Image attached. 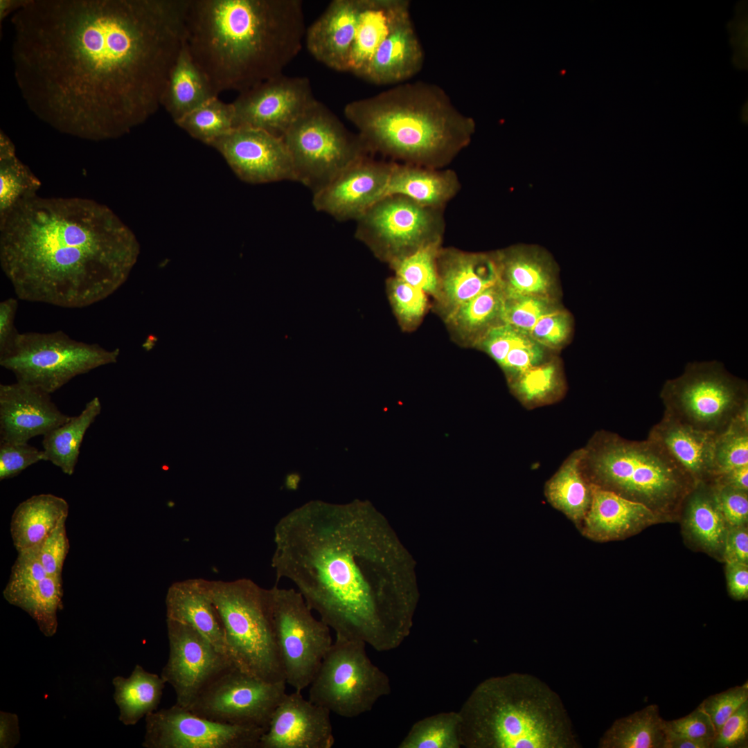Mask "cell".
Returning <instances> with one entry per match:
<instances>
[{
  "label": "cell",
  "instance_id": "6da1fadb",
  "mask_svg": "<svg viewBox=\"0 0 748 748\" xmlns=\"http://www.w3.org/2000/svg\"><path fill=\"white\" fill-rule=\"evenodd\" d=\"M188 0H23L11 21L29 109L90 141L129 133L161 106Z\"/></svg>",
  "mask_w": 748,
  "mask_h": 748
},
{
  "label": "cell",
  "instance_id": "7a4b0ae2",
  "mask_svg": "<svg viewBox=\"0 0 748 748\" xmlns=\"http://www.w3.org/2000/svg\"><path fill=\"white\" fill-rule=\"evenodd\" d=\"M271 567L292 582L336 637L391 647L396 544L386 522L359 501H310L274 531Z\"/></svg>",
  "mask_w": 748,
  "mask_h": 748
},
{
  "label": "cell",
  "instance_id": "3957f363",
  "mask_svg": "<svg viewBox=\"0 0 748 748\" xmlns=\"http://www.w3.org/2000/svg\"><path fill=\"white\" fill-rule=\"evenodd\" d=\"M139 253L133 231L91 199L37 195L0 218L1 268L24 301L92 305L125 283Z\"/></svg>",
  "mask_w": 748,
  "mask_h": 748
},
{
  "label": "cell",
  "instance_id": "277c9868",
  "mask_svg": "<svg viewBox=\"0 0 748 748\" xmlns=\"http://www.w3.org/2000/svg\"><path fill=\"white\" fill-rule=\"evenodd\" d=\"M306 30L300 0H188L185 41L218 96L283 74Z\"/></svg>",
  "mask_w": 748,
  "mask_h": 748
},
{
  "label": "cell",
  "instance_id": "5b68a950",
  "mask_svg": "<svg viewBox=\"0 0 748 748\" xmlns=\"http://www.w3.org/2000/svg\"><path fill=\"white\" fill-rule=\"evenodd\" d=\"M344 116L371 154L445 168L471 142L474 120L438 85L405 82L346 104Z\"/></svg>",
  "mask_w": 748,
  "mask_h": 748
},
{
  "label": "cell",
  "instance_id": "8992f818",
  "mask_svg": "<svg viewBox=\"0 0 748 748\" xmlns=\"http://www.w3.org/2000/svg\"><path fill=\"white\" fill-rule=\"evenodd\" d=\"M476 745L497 748H578L580 744L559 695L524 673L493 678L471 704Z\"/></svg>",
  "mask_w": 748,
  "mask_h": 748
},
{
  "label": "cell",
  "instance_id": "52a82bcc",
  "mask_svg": "<svg viewBox=\"0 0 748 748\" xmlns=\"http://www.w3.org/2000/svg\"><path fill=\"white\" fill-rule=\"evenodd\" d=\"M595 483L659 513L682 504L696 484L689 474L654 440H629L601 434L587 449Z\"/></svg>",
  "mask_w": 748,
  "mask_h": 748
},
{
  "label": "cell",
  "instance_id": "ba28073f",
  "mask_svg": "<svg viewBox=\"0 0 748 748\" xmlns=\"http://www.w3.org/2000/svg\"><path fill=\"white\" fill-rule=\"evenodd\" d=\"M235 667L269 682H285L270 618L267 589L248 578L208 580Z\"/></svg>",
  "mask_w": 748,
  "mask_h": 748
},
{
  "label": "cell",
  "instance_id": "9c48e42d",
  "mask_svg": "<svg viewBox=\"0 0 748 748\" xmlns=\"http://www.w3.org/2000/svg\"><path fill=\"white\" fill-rule=\"evenodd\" d=\"M120 350L71 338L62 330L17 332L0 351V365L17 382L51 394L75 377L117 362Z\"/></svg>",
  "mask_w": 748,
  "mask_h": 748
},
{
  "label": "cell",
  "instance_id": "30bf717a",
  "mask_svg": "<svg viewBox=\"0 0 748 748\" xmlns=\"http://www.w3.org/2000/svg\"><path fill=\"white\" fill-rule=\"evenodd\" d=\"M664 413L693 428L718 434L748 407V384L713 360L688 363L660 391Z\"/></svg>",
  "mask_w": 748,
  "mask_h": 748
},
{
  "label": "cell",
  "instance_id": "8fae6325",
  "mask_svg": "<svg viewBox=\"0 0 748 748\" xmlns=\"http://www.w3.org/2000/svg\"><path fill=\"white\" fill-rule=\"evenodd\" d=\"M397 0H336L321 18L320 62L359 78L386 37Z\"/></svg>",
  "mask_w": 748,
  "mask_h": 748
},
{
  "label": "cell",
  "instance_id": "7c38bea8",
  "mask_svg": "<svg viewBox=\"0 0 748 748\" xmlns=\"http://www.w3.org/2000/svg\"><path fill=\"white\" fill-rule=\"evenodd\" d=\"M283 139L290 153L297 181L313 193L350 164L371 154L359 134L349 132L317 100L294 121Z\"/></svg>",
  "mask_w": 748,
  "mask_h": 748
},
{
  "label": "cell",
  "instance_id": "4fadbf2b",
  "mask_svg": "<svg viewBox=\"0 0 748 748\" xmlns=\"http://www.w3.org/2000/svg\"><path fill=\"white\" fill-rule=\"evenodd\" d=\"M270 618L286 684L301 692L309 686L332 644L330 627L317 619L299 591L267 589Z\"/></svg>",
  "mask_w": 748,
  "mask_h": 748
},
{
  "label": "cell",
  "instance_id": "5bb4252c",
  "mask_svg": "<svg viewBox=\"0 0 748 748\" xmlns=\"http://www.w3.org/2000/svg\"><path fill=\"white\" fill-rule=\"evenodd\" d=\"M364 642L336 637L309 685V700L330 713L353 718L386 691V679L367 658Z\"/></svg>",
  "mask_w": 748,
  "mask_h": 748
},
{
  "label": "cell",
  "instance_id": "9a60e30c",
  "mask_svg": "<svg viewBox=\"0 0 748 748\" xmlns=\"http://www.w3.org/2000/svg\"><path fill=\"white\" fill-rule=\"evenodd\" d=\"M355 236L389 264L431 243L442 242L444 209L401 195H386L357 221Z\"/></svg>",
  "mask_w": 748,
  "mask_h": 748
},
{
  "label": "cell",
  "instance_id": "2e32d148",
  "mask_svg": "<svg viewBox=\"0 0 748 748\" xmlns=\"http://www.w3.org/2000/svg\"><path fill=\"white\" fill-rule=\"evenodd\" d=\"M285 686V682H269L233 666L217 677L188 709L213 721L267 729L286 693Z\"/></svg>",
  "mask_w": 748,
  "mask_h": 748
},
{
  "label": "cell",
  "instance_id": "e0dca14e",
  "mask_svg": "<svg viewBox=\"0 0 748 748\" xmlns=\"http://www.w3.org/2000/svg\"><path fill=\"white\" fill-rule=\"evenodd\" d=\"M267 729L199 716L177 704L145 716V748H258Z\"/></svg>",
  "mask_w": 748,
  "mask_h": 748
},
{
  "label": "cell",
  "instance_id": "ac0fdd59",
  "mask_svg": "<svg viewBox=\"0 0 748 748\" xmlns=\"http://www.w3.org/2000/svg\"><path fill=\"white\" fill-rule=\"evenodd\" d=\"M169 654L161 676L173 688L176 704L188 709L221 673L234 666L193 627L166 619Z\"/></svg>",
  "mask_w": 748,
  "mask_h": 748
},
{
  "label": "cell",
  "instance_id": "d6986e66",
  "mask_svg": "<svg viewBox=\"0 0 748 748\" xmlns=\"http://www.w3.org/2000/svg\"><path fill=\"white\" fill-rule=\"evenodd\" d=\"M316 100L307 78L281 74L240 93L232 102L235 127L259 129L283 137Z\"/></svg>",
  "mask_w": 748,
  "mask_h": 748
},
{
  "label": "cell",
  "instance_id": "ffe728a7",
  "mask_svg": "<svg viewBox=\"0 0 748 748\" xmlns=\"http://www.w3.org/2000/svg\"><path fill=\"white\" fill-rule=\"evenodd\" d=\"M209 146L224 157L243 181L253 184L297 181L292 159L283 137L259 129L238 127Z\"/></svg>",
  "mask_w": 748,
  "mask_h": 748
},
{
  "label": "cell",
  "instance_id": "44dd1931",
  "mask_svg": "<svg viewBox=\"0 0 748 748\" xmlns=\"http://www.w3.org/2000/svg\"><path fill=\"white\" fill-rule=\"evenodd\" d=\"M371 155L359 159L313 193L314 208L338 221H357L384 197L394 161Z\"/></svg>",
  "mask_w": 748,
  "mask_h": 748
},
{
  "label": "cell",
  "instance_id": "7402d4cb",
  "mask_svg": "<svg viewBox=\"0 0 748 748\" xmlns=\"http://www.w3.org/2000/svg\"><path fill=\"white\" fill-rule=\"evenodd\" d=\"M330 713L299 691L285 693L258 748H331L335 737Z\"/></svg>",
  "mask_w": 748,
  "mask_h": 748
},
{
  "label": "cell",
  "instance_id": "603a6c76",
  "mask_svg": "<svg viewBox=\"0 0 748 748\" xmlns=\"http://www.w3.org/2000/svg\"><path fill=\"white\" fill-rule=\"evenodd\" d=\"M50 395L19 382L0 384V442L26 443L66 422L71 416Z\"/></svg>",
  "mask_w": 748,
  "mask_h": 748
},
{
  "label": "cell",
  "instance_id": "cb8c5ba5",
  "mask_svg": "<svg viewBox=\"0 0 748 748\" xmlns=\"http://www.w3.org/2000/svg\"><path fill=\"white\" fill-rule=\"evenodd\" d=\"M409 6V1H396L389 32L360 78L377 85L398 84L421 70L424 51Z\"/></svg>",
  "mask_w": 748,
  "mask_h": 748
},
{
  "label": "cell",
  "instance_id": "d4e9b609",
  "mask_svg": "<svg viewBox=\"0 0 748 748\" xmlns=\"http://www.w3.org/2000/svg\"><path fill=\"white\" fill-rule=\"evenodd\" d=\"M438 299L446 316L463 303L499 283L495 251L472 253L443 248L437 256Z\"/></svg>",
  "mask_w": 748,
  "mask_h": 748
},
{
  "label": "cell",
  "instance_id": "484cf974",
  "mask_svg": "<svg viewBox=\"0 0 748 748\" xmlns=\"http://www.w3.org/2000/svg\"><path fill=\"white\" fill-rule=\"evenodd\" d=\"M499 285L505 297L558 299V269L551 256L535 245L518 244L495 251Z\"/></svg>",
  "mask_w": 748,
  "mask_h": 748
},
{
  "label": "cell",
  "instance_id": "4316f807",
  "mask_svg": "<svg viewBox=\"0 0 748 748\" xmlns=\"http://www.w3.org/2000/svg\"><path fill=\"white\" fill-rule=\"evenodd\" d=\"M591 499L584 518V533L600 541L634 533L659 520L661 514L645 504L591 483Z\"/></svg>",
  "mask_w": 748,
  "mask_h": 748
},
{
  "label": "cell",
  "instance_id": "83f0119b",
  "mask_svg": "<svg viewBox=\"0 0 748 748\" xmlns=\"http://www.w3.org/2000/svg\"><path fill=\"white\" fill-rule=\"evenodd\" d=\"M715 436L664 413L648 438L661 445L697 483L710 482L713 478Z\"/></svg>",
  "mask_w": 748,
  "mask_h": 748
},
{
  "label": "cell",
  "instance_id": "f1b7e54d",
  "mask_svg": "<svg viewBox=\"0 0 748 748\" xmlns=\"http://www.w3.org/2000/svg\"><path fill=\"white\" fill-rule=\"evenodd\" d=\"M165 604L166 619L193 627L229 658L221 619L209 594L208 580L190 578L172 583L168 589Z\"/></svg>",
  "mask_w": 748,
  "mask_h": 748
},
{
  "label": "cell",
  "instance_id": "f546056e",
  "mask_svg": "<svg viewBox=\"0 0 748 748\" xmlns=\"http://www.w3.org/2000/svg\"><path fill=\"white\" fill-rule=\"evenodd\" d=\"M461 188L452 169L394 162L386 195H401L430 208L444 209Z\"/></svg>",
  "mask_w": 748,
  "mask_h": 748
},
{
  "label": "cell",
  "instance_id": "4dcf8cb0",
  "mask_svg": "<svg viewBox=\"0 0 748 748\" xmlns=\"http://www.w3.org/2000/svg\"><path fill=\"white\" fill-rule=\"evenodd\" d=\"M214 93L206 75L193 60L184 42L173 64L161 98L175 123L209 99Z\"/></svg>",
  "mask_w": 748,
  "mask_h": 748
},
{
  "label": "cell",
  "instance_id": "1f68e13d",
  "mask_svg": "<svg viewBox=\"0 0 748 748\" xmlns=\"http://www.w3.org/2000/svg\"><path fill=\"white\" fill-rule=\"evenodd\" d=\"M67 501L52 494H39L21 502L10 521V534L17 551L39 544L69 515Z\"/></svg>",
  "mask_w": 748,
  "mask_h": 748
},
{
  "label": "cell",
  "instance_id": "d6a6232c",
  "mask_svg": "<svg viewBox=\"0 0 748 748\" xmlns=\"http://www.w3.org/2000/svg\"><path fill=\"white\" fill-rule=\"evenodd\" d=\"M112 684L113 697L119 709L118 720L126 726H132L157 710L166 682L161 675L136 664L128 677L116 676Z\"/></svg>",
  "mask_w": 748,
  "mask_h": 748
},
{
  "label": "cell",
  "instance_id": "836d02e7",
  "mask_svg": "<svg viewBox=\"0 0 748 748\" xmlns=\"http://www.w3.org/2000/svg\"><path fill=\"white\" fill-rule=\"evenodd\" d=\"M98 397L89 400L81 413L43 436L44 461H50L67 475H72L78 460L84 436L101 412Z\"/></svg>",
  "mask_w": 748,
  "mask_h": 748
},
{
  "label": "cell",
  "instance_id": "e575fe53",
  "mask_svg": "<svg viewBox=\"0 0 748 748\" xmlns=\"http://www.w3.org/2000/svg\"><path fill=\"white\" fill-rule=\"evenodd\" d=\"M666 720L656 704L616 720L600 738V748H665Z\"/></svg>",
  "mask_w": 748,
  "mask_h": 748
},
{
  "label": "cell",
  "instance_id": "d590c367",
  "mask_svg": "<svg viewBox=\"0 0 748 748\" xmlns=\"http://www.w3.org/2000/svg\"><path fill=\"white\" fill-rule=\"evenodd\" d=\"M587 452L584 449L575 452L546 487L550 503L576 523L585 518L591 499V484L586 482L582 473Z\"/></svg>",
  "mask_w": 748,
  "mask_h": 748
},
{
  "label": "cell",
  "instance_id": "8d00e7d4",
  "mask_svg": "<svg viewBox=\"0 0 748 748\" xmlns=\"http://www.w3.org/2000/svg\"><path fill=\"white\" fill-rule=\"evenodd\" d=\"M684 499L686 525L693 538L711 551L723 548L728 526L711 483H697Z\"/></svg>",
  "mask_w": 748,
  "mask_h": 748
},
{
  "label": "cell",
  "instance_id": "74e56055",
  "mask_svg": "<svg viewBox=\"0 0 748 748\" xmlns=\"http://www.w3.org/2000/svg\"><path fill=\"white\" fill-rule=\"evenodd\" d=\"M504 299L498 283L456 308L446 321L462 340L474 345L489 328L502 322Z\"/></svg>",
  "mask_w": 748,
  "mask_h": 748
},
{
  "label": "cell",
  "instance_id": "f35d334b",
  "mask_svg": "<svg viewBox=\"0 0 748 748\" xmlns=\"http://www.w3.org/2000/svg\"><path fill=\"white\" fill-rule=\"evenodd\" d=\"M42 182L16 155L12 141L0 134V218L36 197Z\"/></svg>",
  "mask_w": 748,
  "mask_h": 748
},
{
  "label": "cell",
  "instance_id": "ab89813d",
  "mask_svg": "<svg viewBox=\"0 0 748 748\" xmlns=\"http://www.w3.org/2000/svg\"><path fill=\"white\" fill-rule=\"evenodd\" d=\"M62 576H47L35 585L6 600L27 612L46 636H53L58 622L57 612L62 609Z\"/></svg>",
  "mask_w": 748,
  "mask_h": 748
},
{
  "label": "cell",
  "instance_id": "60d3db41",
  "mask_svg": "<svg viewBox=\"0 0 748 748\" xmlns=\"http://www.w3.org/2000/svg\"><path fill=\"white\" fill-rule=\"evenodd\" d=\"M175 124L193 138L210 145L215 140L235 127L233 105L232 103H224L215 96L184 116Z\"/></svg>",
  "mask_w": 748,
  "mask_h": 748
},
{
  "label": "cell",
  "instance_id": "b9f144b4",
  "mask_svg": "<svg viewBox=\"0 0 748 748\" xmlns=\"http://www.w3.org/2000/svg\"><path fill=\"white\" fill-rule=\"evenodd\" d=\"M713 465V479L734 469L748 465V407L724 430L716 434Z\"/></svg>",
  "mask_w": 748,
  "mask_h": 748
},
{
  "label": "cell",
  "instance_id": "7bdbcfd3",
  "mask_svg": "<svg viewBox=\"0 0 748 748\" xmlns=\"http://www.w3.org/2000/svg\"><path fill=\"white\" fill-rule=\"evenodd\" d=\"M441 242L425 245L390 264L395 272V276L421 289L426 294L438 297L439 281L437 256Z\"/></svg>",
  "mask_w": 748,
  "mask_h": 748
},
{
  "label": "cell",
  "instance_id": "ee69618b",
  "mask_svg": "<svg viewBox=\"0 0 748 748\" xmlns=\"http://www.w3.org/2000/svg\"><path fill=\"white\" fill-rule=\"evenodd\" d=\"M518 398L527 403L548 399L560 387L559 367L555 361H544L510 380Z\"/></svg>",
  "mask_w": 748,
  "mask_h": 748
},
{
  "label": "cell",
  "instance_id": "f6af8a7d",
  "mask_svg": "<svg viewBox=\"0 0 748 748\" xmlns=\"http://www.w3.org/2000/svg\"><path fill=\"white\" fill-rule=\"evenodd\" d=\"M560 308L557 300L542 296L505 297L501 321L528 334L542 317Z\"/></svg>",
  "mask_w": 748,
  "mask_h": 748
},
{
  "label": "cell",
  "instance_id": "bcb514c9",
  "mask_svg": "<svg viewBox=\"0 0 748 748\" xmlns=\"http://www.w3.org/2000/svg\"><path fill=\"white\" fill-rule=\"evenodd\" d=\"M389 292L394 311L404 326L418 323L427 310V294L395 276L389 282Z\"/></svg>",
  "mask_w": 748,
  "mask_h": 748
},
{
  "label": "cell",
  "instance_id": "7dc6e473",
  "mask_svg": "<svg viewBox=\"0 0 748 748\" xmlns=\"http://www.w3.org/2000/svg\"><path fill=\"white\" fill-rule=\"evenodd\" d=\"M17 552L8 582L3 591L6 600L35 585L48 576L40 562L37 545Z\"/></svg>",
  "mask_w": 748,
  "mask_h": 748
},
{
  "label": "cell",
  "instance_id": "c3c4849f",
  "mask_svg": "<svg viewBox=\"0 0 748 748\" xmlns=\"http://www.w3.org/2000/svg\"><path fill=\"white\" fill-rule=\"evenodd\" d=\"M571 330V316L561 307L542 317L528 335L547 349H558L567 342Z\"/></svg>",
  "mask_w": 748,
  "mask_h": 748
},
{
  "label": "cell",
  "instance_id": "681fc988",
  "mask_svg": "<svg viewBox=\"0 0 748 748\" xmlns=\"http://www.w3.org/2000/svg\"><path fill=\"white\" fill-rule=\"evenodd\" d=\"M455 722L437 718L422 723L402 747L409 748H452L457 745Z\"/></svg>",
  "mask_w": 748,
  "mask_h": 748
},
{
  "label": "cell",
  "instance_id": "f907efd6",
  "mask_svg": "<svg viewBox=\"0 0 748 748\" xmlns=\"http://www.w3.org/2000/svg\"><path fill=\"white\" fill-rule=\"evenodd\" d=\"M546 349L526 333L510 348L501 367L511 380L544 362Z\"/></svg>",
  "mask_w": 748,
  "mask_h": 748
},
{
  "label": "cell",
  "instance_id": "816d5d0a",
  "mask_svg": "<svg viewBox=\"0 0 748 748\" xmlns=\"http://www.w3.org/2000/svg\"><path fill=\"white\" fill-rule=\"evenodd\" d=\"M748 700V684L736 686L711 695L699 706L709 715L716 734L725 721Z\"/></svg>",
  "mask_w": 748,
  "mask_h": 748
},
{
  "label": "cell",
  "instance_id": "f5cc1de1",
  "mask_svg": "<svg viewBox=\"0 0 748 748\" xmlns=\"http://www.w3.org/2000/svg\"><path fill=\"white\" fill-rule=\"evenodd\" d=\"M66 520L57 526L37 545L39 558L48 576H62L65 558L70 545L66 535Z\"/></svg>",
  "mask_w": 748,
  "mask_h": 748
},
{
  "label": "cell",
  "instance_id": "db71d44e",
  "mask_svg": "<svg viewBox=\"0 0 748 748\" xmlns=\"http://www.w3.org/2000/svg\"><path fill=\"white\" fill-rule=\"evenodd\" d=\"M44 461L43 450L26 443L0 442V480L16 477L24 470Z\"/></svg>",
  "mask_w": 748,
  "mask_h": 748
},
{
  "label": "cell",
  "instance_id": "11a10c76",
  "mask_svg": "<svg viewBox=\"0 0 748 748\" xmlns=\"http://www.w3.org/2000/svg\"><path fill=\"white\" fill-rule=\"evenodd\" d=\"M666 732L708 743L711 748L716 736L710 718L700 706L683 718L666 721Z\"/></svg>",
  "mask_w": 748,
  "mask_h": 748
},
{
  "label": "cell",
  "instance_id": "9f6ffc18",
  "mask_svg": "<svg viewBox=\"0 0 748 748\" xmlns=\"http://www.w3.org/2000/svg\"><path fill=\"white\" fill-rule=\"evenodd\" d=\"M719 509L729 527L745 526L748 520L747 492L710 482Z\"/></svg>",
  "mask_w": 748,
  "mask_h": 748
},
{
  "label": "cell",
  "instance_id": "6f0895ef",
  "mask_svg": "<svg viewBox=\"0 0 748 748\" xmlns=\"http://www.w3.org/2000/svg\"><path fill=\"white\" fill-rule=\"evenodd\" d=\"M526 332L500 322L489 328L474 346L485 351L501 366L510 348Z\"/></svg>",
  "mask_w": 748,
  "mask_h": 748
},
{
  "label": "cell",
  "instance_id": "680465c9",
  "mask_svg": "<svg viewBox=\"0 0 748 748\" xmlns=\"http://www.w3.org/2000/svg\"><path fill=\"white\" fill-rule=\"evenodd\" d=\"M748 742V700L744 702L718 731L711 748H745Z\"/></svg>",
  "mask_w": 748,
  "mask_h": 748
},
{
  "label": "cell",
  "instance_id": "91938a15",
  "mask_svg": "<svg viewBox=\"0 0 748 748\" xmlns=\"http://www.w3.org/2000/svg\"><path fill=\"white\" fill-rule=\"evenodd\" d=\"M726 563H748V531L745 526L729 527L724 543Z\"/></svg>",
  "mask_w": 748,
  "mask_h": 748
},
{
  "label": "cell",
  "instance_id": "94428289",
  "mask_svg": "<svg viewBox=\"0 0 748 748\" xmlns=\"http://www.w3.org/2000/svg\"><path fill=\"white\" fill-rule=\"evenodd\" d=\"M727 579L730 596L738 600L748 598V564L727 563Z\"/></svg>",
  "mask_w": 748,
  "mask_h": 748
},
{
  "label": "cell",
  "instance_id": "6125c7cd",
  "mask_svg": "<svg viewBox=\"0 0 748 748\" xmlns=\"http://www.w3.org/2000/svg\"><path fill=\"white\" fill-rule=\"evenodd\" d=\"M17 308L18 299L10 297L0 303V351L10 344L18 332L14 325Z\"/></svg>",
  "mask_w": 748,
  "mask_h": 748
},
{
  "label": "cell",
  "instance_id": "be15d7a7",
  "mask_svg": "<svg viewBox=\"0 0 748 748\" xmlns=\"http://www.w3.org/2000/svg\"><path fill=\"white\" fill-rule=\"evenodd\" d=\"M19 739L20 734L17 715L14 713L1 711L0 747H14L19 743Z\"/></svg>",
  "mask_w": 748,
  "mask_h": 748
},
{
  "label": "cell",
  "instance_id": "e7e4bbea",
  "mask_svg": "<svg viewBox=\"0 0 748 748\" xmlns=\"http://www.w3.org/2000/svg\"><path fill=\"white\" fill-rule=\"evenodd\" d=\"M711 482L748 492V465L734 469L714 478Z\"/></svg>",
  "mask_w": 748,
  "mask_h": 748
},
{
  "label": "cell",
  "instance_id": "03108f58",
  "mask_svg": "<svg viewBox=\"0 0 748 748\" xmlns=\"http://www.w3.org/2000/svg\"><path fill=\"white\" fill-rule=\"evenodd\" d=\"M665 748H711L708 743L666 733Z\"/></svg>",
  "mask_w": 748,
  "mask_h": 748
}]
</instances>
